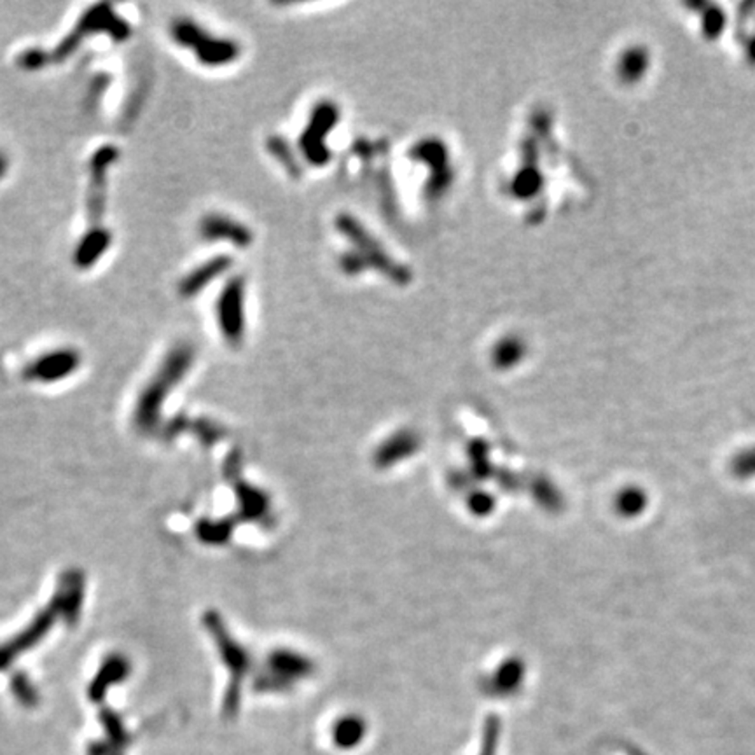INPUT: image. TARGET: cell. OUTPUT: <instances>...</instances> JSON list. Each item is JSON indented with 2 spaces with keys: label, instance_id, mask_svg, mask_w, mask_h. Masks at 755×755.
<instances>
[{
  "label": "cell",
  "instance_id": "cell-14",
  "mask_svg": "<svg viewBox=\"0 0 755 755\" xmlns=\"http://www.w3.org/2000/svg\"><path fill=\"white\" fill-rule=\"evenodd\" d=\"M7 169H9V160H7V156L0 150V180L5 177Z\"/></svg>",
  "mask_w": 755,
  "mask_h": 755
},
{
  "label": "cell",
  "instance_id": "cell-8",
  "mask_svg": "<svg viewBox=\"0 0 755 755\" xmlns=\"http://www.w3.org/2000/svg\"><path fill=\"white\" fill-rule=\"evenodd\" d=\"M121 679H124V664H122L121 661H112V663H109V664L102 670V673L98 675L97 679L93 681V683H92V689H90V696H92V700H93V702H102V698H103V694H105L107 687H109L111 683L120 682Z\"/></svg>",
  "mask_w": 755,
  "mask_h": 755
},
{
  "label": "cell",
  "instance_id": "cell-11",
  "mask_svg": "<svg viewBox=\"0 0 755 755\" xmlns=\"http://www.w3.org/2000/svg\"><path fill=\"white\" fill-rule=\"evenodd\" d=\"M497 745H498V724L489 719L485 726V736L483 743L478 755H497Z\"/></svg>",
  "mask_w": 755,
  "mask_h": 755
},
{
  "label": "cell",
  "instance_id": "cell-3",
  "mask_svg": "<svg viewBox=\"0 0 755 755\" xmlns=\"http://www.w3.org/2000/svg\"><path fill=\"white\" fill-rule=\"evenodd\" d=\"M120 160V149L116 146H103L98 149L90 161V186L86 198V214L92 227H100L105 216L107 203V173Z\"/></svg>",
  "mask_w": 755,
  "mask_h": 755
},
{
  "label": "cell",
  "instance_id": "cell-1",
  "mask_svg": "<svg viewBox=\"0 0 755 755\" xmlns=\"http://www.w3.org/2000/svg\"><path fill=\"white\" fill-rule=\"evenodd\" d=\"M105 34L116 43H124L131 35V28L128 22H124L121 16L114 11L111 4H98L79 18L77 24L73 26V32L49 53L51 63H62L67 58H71L79 46L92 35Z\"/></svg>",
  "mask_w": 755,
  "mask_h": 755
},
{
  "label": "cell",
  "instance_id": "cell-12",
  "mask_svg": "<svg viewBox=\"0 0 755 755\" xmlns=\"http://www.w3.org/2000/svg\"><path fill=\"white\" fill-rule=\"evenodd\" d=\"M13 691L18 696V700L26 705V707H34L37 703V696L35 691L30 687V683L26 682L24 679H16L13 682Z\"/></svg>",
  "mask_w": 755,
  "mask_h": 755
},
{
  "label": "cell",
  "instance_id": "cell-6",
  "mask_svg": "<svg viewBox=\"0 0 755 755\" xmlns=\"http://www.w3.org/2000/svg\"><path fill=\"white\" fill-rule=\"evenodd\" d=\"M112 245V233L100 226L90 227L73 250V265L79 269L93 268Z\"/></svg>",
  "mask_w": 755,
  "mask_h": 755
},
{
  "label": "cell",
  "instance_id": "cell-9",
  "mask_svg": "<svg viewBox=\"0 0 755 755\" xmlns=\"http://www.w3.org/2000/svg\"><path fill=\"white\" fill-rule=\"evenodd\" d=\"M102 722H103V728H105V732H107V743L111 745V747H114L116 750H121L124 749L128 743H130V734L126 732L124 730V726H122L121 719L118 717V715H114L112 711H109V710H105L103 713H102Z\"/></svg>",
  "mask_w": 755,
  "mask_h": 755
},
{
  "label": "cell",
  "instance_id": "cell-4",
  "mask_svg": "<svg viewBox=\"0 0 755 755\" xmlns=\"http://www.w3.org/2000/svg\"><path fill=\"white\" fill-rule=\"evenodd\" d=\"M171 35L180 46L195 49L198 60L207 65H218L229 56L227 44L208 39V35L189 20L175 22L171 26Z\"/></svg>",
  "mask_w": 755,
  "mask_h": 755
},
{
  "label": "cell",
  "instance_id": "cell-2",
  "mask_svg": "<svg viewBox=\"0 0 755 755\" xmlns=\"http://www.w3.org/2000/svg\"><path fill=\"white\" fill-rule=\"evenodd\" d=\"M191 364V350L186 346H177L158 371L156 378L147 385L137 406V423L144 429L154 425L156 416L160 413L165 395L170 392L177 382L184 376Z\"/></svg>",
  "mask_w": 755,
  "mask_h": 755
},
{
  "label": "cell",
  "instance_id": "cell-10",
  "mask_svg": "<svg viewBox=\"0 0 755 755\" xmlns=\"http://www.w3.org/2000/svg\"><path fill=\"white\" fill-rule=\"evenodd\" d=\"M49 63V53L39 48L24 49L18 58V65L24 71H41Z\"/></svg>",
  "mask_w": 755,
  "mask_h": 755
},
{
  "label": "cell",
  "instance_id": "cell-13",
  "mask_svg": "<svg viewBox=\"0 0 755 755\" xmlns=\"http://www.w3.org/2000/svg\"><path fill=\"white\" fill-rule=\"evenodd\" d=\"M90 755H121L120 750H116L114 747H111L107 741H97L93 745H90L88 749Z\"/></svg>",
  "mask_w": 755,
  "mask_h": 755
},
{
  "label": "cell",
  "instance_id": "cell-5",
  "mask_svg": "<svg viewBox=\"0 0 755 755\" xmlns=\"http://www.w3.org/2000/svg\"><path fill=\"white\" fill-rule=\"evenodd\" d=\"M79 364H81V355L73 348H60L34 361L24 369V376L26 380L51 383V382H58L73 374Z\"/></svg>",
  "mask_w": 755,
  "mask_h": 755
},
{
  "label": "cell",
  "instance_id": "cell-7",
  "mask_svg": "<svg viewBox=\"0 0 755 755\" xmlns=\"http://www.w3.org/2000/svg\"><path fill=\"white\" fill-rule=\"evenodd\" d=\"M366 722L361 717L350 715L338 721L333 728V741L342 750H352L363 743L366 738Z\"/></svg>",
  "mask_w": 755,
  "mask_h": 755
}]
</instances>
